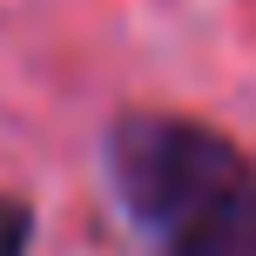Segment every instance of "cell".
I'll return each instance as SVG.
<instances>
[{
  "label": "cell",
  "instance_id": "6da1fadb",
  "mask_svg": "<svg viewBox=\"0 0 256 256\" xmlns=\"http://www.w3.org/2000/svg\"><path fill=\"white\" fill-rule=\"evenodd\" d=\"M108 182L155 256H256V162L182 115H128Z\"/></svg>",
  "mask_w": 256,
  "mask_h": 256
},
{
  "label": "cell",
  "instance_id": "7a4b0ae2",
  "mask_svg": "<svg viewBox=\"0 0 256 256\" xmlns=\"http://www.w3.org/2000/svg\"><path fill=\"white\" fill-rule=\"evenodd\" d=\"M27 236H34L27 209L14 202V196H0V256H27Z\"/></svg>",
  "mask_w": 256,
  "mask_h": 256
}]
</instances>
